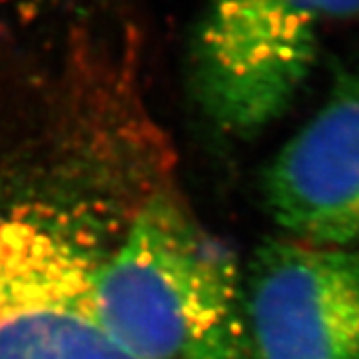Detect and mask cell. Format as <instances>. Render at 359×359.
Instances as JSON below:
<instances>
[{
    "instance_id": "cell-1",
    "label": "cell",
    "mask_w": 359,
    "mask_h": 359,
    "mask_svg": "<svg viewBox=\"0 0 359 359\" xmlns=\"http://www.w3.org/2000/svg\"><path fill=\"white\" fill-rule=\"evenodd\" d=\"M60 152L0 164V359H136L104 330L92 276L136 184L118 132L70 110Z\"/></svg>"
},
{
    "instance_id": "cell-2",
    "label": "cell",
    "mask_w": 359,
    "mask_h": 359,
    "mask_svg": "<svg viewBox=\"0 0 359 359\" xmlns=\"http://www.w3.org/2000/svg\"><path fill=\"white\" fill-rule=\"evenodd\" d=\"M92 302L136 359H248L233 257L168 186H144L104 248Z\"/></svg>"
},
{
    "instance_id": "cell-3",
    "label": "cell",
    "mask_w": 359,
    "mask_h": 359,
    "mask_svg": "<svg viewBox=\"0 0 359 359\" xmlns=\"http://www.w3.org/2000/svg\"><path fill=\"white\" fill-rule=\"evenodd\" d=\"M359 0H210L194 39L198 102L224 132L250 136L294 104L335 26Z\"/></svg>"
},
{
    "instance_id": "cell-4",
    "label": "cell",
    "mask_w": 359,
    "mask_h": 359,
    "mask_svg": "<svg viewBox=\"0 0 359 359\" xmlns=\"http://www.w3.org/2000/svg\"><path fill=\"white\" fill-rule=\"evenodd\" d=\"M248 359H359V252L276 240L242 280Z\"/></svg>"
},
{
    "instance_id": "cell-5",
    "label": "cell",
    "mask_w": 359,
    "mask_h": 359,
    "mask_svg": "<svg viewBox=\"0 0 359 359\" xmlns=\"http://www.w3.org/2000/svg\"><path fill=\"white\" fill-rule=\"evenodd\" d=\"M264 196L297 242L359 244V72L337 70L325 100L269 164Z\"/></svg>"
}]
</instances>
